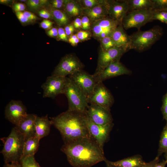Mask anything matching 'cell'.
<instances>
[{
  "label": "cell",
  "mask_w": 167,
  "mask_h": 167,
  "mask_svg": "<svg viewBox=\"0 0 167 167\" xmlns=\"http://www.w3.org/2000/svg\"><path fill=\"white\" fill-rule=\"evenodd\" d=\"M61 150L74 167H91L106 160L104 151L92 138L80 139L64 143Z\"/></svg>",
  "instance_id": "6da1fadb"
},
{
  "label": "cell",
  "mask_w": 167,
  "mask_h": 167,
  "mask_svg": "<svg viewBox=\"0 0 167 167\" xmlns=\"http://www.w3.org/2000/svg\"><path fill=\"white\" fill-rule=\"evenodd\" d=\"M87 118L86 112L67 110L50 120L66 143L80 139L92 138L88 128Z\"/></svg>",
  "instance_id": "7a4b0ae2"
},
{
  "label": "cell",
  "mask_w": 167,
  "mask_h": 167,
  "mask_svg": "<svg viewBox=\"0 0 167 167\" xmlns=\"http://www.w3.org/2000/svg\"><path fill=\"white\" fill-rule=\"evenodd\" d=\"M1 140L3 144L1 153L3 155L4 163L20 162L26 141L24 136L15 126L7 137L1 138Z\"/></svg>",
  "instance_id": "3957f363"
},
{
  "label": "cell",
  "mask_w": 167,
  "mask_h": 167,
  "mask_svg": "<svg viewBox=\"0 0 167 167\" xmlns=\"http://www.w3.org/2000/svg\"><path fill=\"white\" fill-rule=\"evenodd\" d=\"M63 94L68 99V110L86 112L89 103L88 98L68 77H66Z\"/></svg>",
  "instance_id": "277c9868"
},
{
  "label": "cell",
  "mask_w": 167,
  "mask_h": 167,
  "mask_svg": "<svg viewBox=\"0 0 167 167\" xmlns=\"http://www.w3.org/2000/svg\"><path fill=\"white\" fill-rule=\"evenodd\" d=\"M161 35V29L156 27L147 31H139L130 36V49L140 52L146 50L157 41Z\"/></svg>",
  "instance_id": "5b68a950"
},
{
  "label": "cell",
  "mask_w": 167,
  "mask_h": 167,
  "mask_svg": "<svg viewBox=\"0 0 167 167\" xmlns=\"http://www.w3.org/2000/svg\"><path fill=\"white\" fill-rule=\"evenodd\" d=\"M84 66L75 55L67 54L61 60L52 73L51 75L66 77L83 70Z\"/></svg>",
  "instance_id": "8992f818"
},
{
  "label": "cell",
  "mask_w": 167,
  "mask_h": 167,
  "mask_svg": "<svg viewBox=\"0 0 167 167\" xmlns=\"http://www.w3.org/2000/svg\"><path fill=\"white\" fill-rule=\"evenodd\" d=\"M152 12V9L129 11L123 18L122 25L126 30L132 28L139 30L147 23L153 21Z\"/></svg>",
  "instance_id": "52a82bcc"
},
{
  "label": "cell",
  "mask_w": 167,
  "mask_h": 167,
  "mask_svg": "<svg viewBox=\"0 0 167 167\" xmlns=\"http://www.w3.org/2000/svg\"><path fill=\"white\" fill-rule=\"evenodd\" d=\"M88 100L90 104L98 105L110 110L114 102L113 96L102 82L97 83Z\"/></svg>",
  "instance_id": "ba28073f"
},
{
  "label": "cell",
  "mask_w": 167,
  "mask_h": 167,
  "mask_svg": "<svg viewBox=\"0 0 167 167\" xmlns=\"http://www.w3.org/2000/svg\"><path fill=\"white\" fill-rule=\"evenodd\" d=\"M69 78L88 99L97 83L93 75L82 70L69 75Z\"/></svg>",
  "instance_id": "9c48e42d"
},
{
  "label": "cell",
  "mask_w": 167,
  "mask_h": 167,
  "mask_svg": "<svg viewBox=\"0 0 167 167\" xmlns=\"http://www.w3.org/2000/svg\"><path fill=\"white\" fill-rule=\"evenodd\" d=\"M87 125L91 137L104 151V144L109 140L110 131L113 126V123L105 125L97 124L93 122L88 116Z\"/></svg>",
  "instance_id": "30bf717a"
},
{
  "label": "cell",
  "mask_w": 167,
  "mask_h": 167,
  "mask_svg": "<svg viewBox=\"0 0 167 167\" xmlns=\"http://www.w3.org/2000/svg\"><path fill=\"white\" fill-rule=\"evenodd\" d=\"M66 77L52 75L48 77L41 86L43 97L53 99L58 95L63 94Z\"/></svg>",
  "instance_id": "8fae6325"
},
{
  "label": "cell",
  "mask_w": 167,
  "mask_h": 167,
  "mask_svg": "<svg viewBox=\"0 0 167 167\" xmlns=\"http://www.w3.org/2000/svg\"><path fill=\"white\" fill-rule=\"evenodd\" d=\"M121 24L109 17L96 21L93 22L92 26L93 35L100 40L106 37H111L114 30Z\"/></svg>",
  "instance_id": "7c38bea8"
},
{
  "label": "cell",
  "mask_w": 167,
  "mask_h": 167,
  "mask_svg": "<svg viewBox=\"0 0 167 167\" xmlns=\"http://www.w3.org/2000/svg\"><path fill=\"white\" fill-rule=\"evenodd\" d=\"M27 114L26 107L19 100H11L5 108L6 119L15 126H17Z\"/></svg>",
  "instance_id": "4fadbf2b"
},
{
  "label": "cell",
  "mask_w": 167,
  "mask_h": 167,
  "mask_svg": "<svg viewBox=\"0 0 167 167\" xmlns=\"http://www.w3.org/2000/svg\"><path fill=\"white\" fill-rule=\"evenodd\" d=\"M131 70L127 68L120 61L111 63L96 75H93L97 83L103 82L111 78L122 75H130Z\"/></svg>",
  "instance_id": "5bb4252c"
},
{
  "label": "cell",
  "mask_w": 167,
  "mask_h": 167,
  "mask_svg": "<svg viewBox=\"0 0 167 167\" xmlns=\"http://www.w3.org/2000/svg\"><path fill=\"white\" fill-rule=\"evenodd\" d=\"M126 52L122 48L116 46L107 51L101 49L99 54L97 67L94 75L98 74L111 63L120 61L122 56Z\"/></svg>",
  "instance_id": "9a60e30c"
},
{
  "label": "cell",
  "mask_w": 167,
  "mask_h": 167,
  "mask_svg": "<svg viewBox=\"0 0 167 167\" xmlns=\"http://www.w3.org/2000/svg\"><path fill=\"white\" fill-rule=\"evenodd\" d=\"M110 110L94 104L88 105L86 113L88 117L94 123L105 125L113 123Z\"/></svg>",
  "instance_id": "2e32d148"
},
{
  "label": "cell",
  "mask_w": 167,
  "mask_h": 167,
  "mask_svg": "<svg viewBox=\"0 0 167 167\" xmlns=\"http://www.w3.org/2000/svg\"><path fill=\"white\" fill-rule=\"evenodd\" d=\"M129 11L127 0L119 2L109 1L108 15L110 18L120 23H122L123 19Z\"/></svg>",
  "instance_id": "e0dca14e"
},
{
  "label": "cell",
  "mask_w": 167,
  "mask_h": 167,
  "mask_svg": "<svg viewBox=\"0 0 167 167\" xmlns=\"http://www.w3.org/2000/svg\"><path fill=\"white\" fill-rule=\"evenodd\" d=\"M37 116L33 113L28 114L15 126L25 137L26 140L35 135V122Z\"/></svg>",
  "instance_id": "ac0fdd59"
},
{
  "label": "cell",
  "mask_w": 167,
  "mask_h": 167,
  "mask_svg": "<svg viewBox=\"0 0 167 167\" xmlns=\"http://www.w3.org/2000/svg\"><path fill=\"white\" fill-rule=\"evenodd\" d=\"M111 37L116 46L122 48L126 51L130 49V38L124 30L122 24H119L114 30Z\"/></svg>",
  "instance_id": "d6986e66"
},
{
  "label": "cell",
  "mask_w": 167,
  "mask_h": 167,
  "mask_svg": "<svg viewBox=\"0 0 167 167\" xmlns=\"http://www.w3.org/2000/svg\"><path fill=\"white\" fill-rule=\"evenodd\" d=\"M106 165L113 167H141L146 162L141 156L136 155L115 161L106 160L105 161Z\"/></svg>",
  "instance_id": "ffe728a7"
},
{
  "label": "cell",
  "mask_w": 167,
  "mask_h": 167,
  "mask_svg": "<svg viewBox=\"0 0 167 167\" xmlns=\"http://www.w3.org/2000/svg\"><path fill=\"white\" fill-rule=\"evenodd\" d=\"M109 1L105 4L91 8H84V11L86 16L94 22L106 18L108 15Z\"/></svg>",
  "instance_id": "44dd1931"
},
{
  "label": "cell",
  "mask_w": 167,
  "mask_h": 167,
  "mask_svg": "<svg viewBox=\"0 0 167 167\" xmlns=\"http://www.w3.org/2000/svg\"><path fill=\"white\" fill-rule=\"evenodd\" d=\"M52 123L47 115L44 116H37L35 122V135L40 139L48 135Z\"/></svg>",
  "instance_id": "7402d4cb"
},
{
  "label": "cell",
  "mask_w": 167,
  "mask_h": 167,
  "mask_svg": "<svg viewBox=\"0 0 167 167\" xmlns=\"http://www.w3.org/2000/svg\"><path fill=\"white\" fill-rule=\"evenodd\" d=\"M40 140L35 135L26 140L24 146L22 157L34 156L38 150Z\"/></svg>",
  "instance_id": "603a6c76"
},
{
  "label": "cell",
  "mask_w": 167,
  "mask_h": 167,
  "mask_svg": "<svg viewBox=\"0 0 167 167\" xmlns=\"http://www.w3.org/2000/svg\"><path fill=\"white\" fill-rule=\"evenodd\" d=\"M129 11L143 10H152L151 0H128Z\"/></svg>",
  "instance_id": "cb8c5ba5"
},
{
  "label": "cell",
  "mask_w": 167,
  "mask_h": 167,
  "mask_svg": "<svg viewBox=\"0 0 167 167\" xmlns=\"http://www.w3.org/2000/svg\"><path fill=\"white\" fill-rule=\"evenodd\" d=\"M65 6L66 11L71 16L79 15L83 11L80 5L76 1L67 0Z\"/></svg>",
  "instance_id": "d4e9b609"
},
{
  "label": "cell",
  "mask_w": 167,
  "mask_h": 167,
  "mask_svg": "<svg viewBox=\"0 0 167 167\" xmlns=\"http://www.w3.org/2000/svg\"><path fill=\"white\" fill-rule=\"evenodd\" d=\"M52 18L59 26H63L67 24L69 21V18L62 11L56 9H52L49 11Z\"/></svg>",
  "instance_id": "484cf974"
},
{
  "label": "cell",
  "mask_w": 167,
  "mask_h": 167,
  "mask_svg": "<svg viewBox=\"0 0 167 167\" xmlns=\"http://www.w3.org/2000/svg\"><path fill=\"white\" fill-rule=\"evenodd\" d=\"M167 151V122L161 132L159 141L157 155L159 158L163 153Z\"/></svg>",
  "instance_id": "4316f807"
},
{
  "label": "cell",
  "mask_w": 167,
  "mask_h": 167,
  "mask_svg": "<svg viewBox=\"0 0 167 167\" xmlns=\"http://www.w3.org/2000/svg\"><path fill=\"white\" fill-rule=\"evenodd\" d=\"M20 162L22 167H41L35 160L34 156L22 157Z\"/></svg>",
  "instance_id": "83f0119b"
},
{
  "label": "cell",
  "mask_w": 167,
  "mask_h": 167,
  "mask_svg": "<svg viewBox=\"0 0 167 167\" xmlns=\"http://www.w3.org/2000/svg\"><path fill=\"white\" fill-rule=\"evenodd\" d=\"M152 20H159L167 24V11L153 10Z\"/></svg>",
  "instance_id": "f1b7e54d"
},
{
  "label": "cell",
  "mask_w": 167,
  "mask_h": 167,
  "mask_svg": "<svg viewBox=\"0 0 167 167\" xmlns=\"http://www.w3.org/2000/svg\"><path fill=\"white\" fill-rule=\"evenodd\" d=\"M47 2L46 0H28L26 3L30 10L36 11L46 4Z\"/></svg>",
  "instance_id": "f546056e"
},
{
  "label": "cell",
  "mask_w": 167,
  "mask_h": 167,
  "mask_svg": "<svg viewBox=\"0 0 167 167\" xmlns=\"http://www.w3.org/2000/svg\"><path fill=\"white\" fill-rule=\"evenodd\" d=\"M108 1L98 0H84L81 1L84 8H91L107 3Z\"/></svg>",
  "instance_id": "4dcf8cb0"
},
{
  "label": "cell",
  "mask_w": 167,
  "mask_h": 167,
  "mask_svg": "<svg viewBox=\"0 0 167 167\" xmlns=\"http://www.w3.org/2000/svg\"><path fill=\"white\" fill-rule=\"evenodd\" d=\"M101 49L107 51L115 46V43L110 36L105 37L101 40Z\"/></svg>",
  "instance_id": "1f68e13d"
},
{
  "label": "cell",
  "mask_w": 167,
  "mask_h": 167,
  "mask_svg": "<svg viewBox=\"0 0 167 167\" xmlns=\"http://www.w3.org/2000/svg\"><path fill=\"white\" fill-rule=\"evenodd\" d=\"M153 3L152 10L167 9V0H151Z\"/></svg>",
  "instance_id": "d6a6232c"
},
{
  "label": "cell",
  "mask_w": 167,
  "mask_h": 167,
  "mask_svg": "<svg viewBox=\"0 0 167 167\" xmlns=\"http://www.w3.org/2000/svg\"><path fill=\"white\" fill-rule=\"evenodd\" d=\"M161 110L163 118L167 122V92L163 96L162 99V105Z\"/></svg>",
  "instance_id": "836d02e7"
},
{
  "label": "cell",
  "mask_w": 167,
  "mask_h": 167,
  "mask_svg": "<svg viewBox=\"0 0 167 167\" xmlns=\"http://www.w3.org/2000/svg\"><path fill=\"white\" fill-rule=\"evenodd\" d=\"M81 19L82 28L83 29L87 30L89 29L91 27L90 19L86 16L82 17Z\"/></svg>",
  "instance_id": "e575fe53"
},
{
  "label": "cell",
  "mask_w": 167,
  "mask_h": 167,
  "mask_svg": "<svg viewBox=\"0 0 167 167\" xmlns=\"http://www.w3.org/2000/svg\"><path fill=\"white\" fill-rule=\"evenodd\" d=\"M67 0H54L51 1V6L52 9H58L65 5Z\"/></svg>",
  "instance_id": "d590c367"
},
{
  "label": "cell",
  "mask_w": 167,
  "mask_h": 167,
  "mask_svg": "<svg viewBox=\"0 0 167 167\" xmlns=\"http://www.w3.org/2000/svg\"><path fill=\"white\" fill-rule=\"evenodd\" d=\"M77 37L80 41H84L89 38L90 33L86 31H80L76 34Z\"/></svg>",
  "instance_id": "8d00e7d4"
},
{
  "label": "cell",
  "mask_w": 167,
  "mask_h": 167,
  "mask_svg": "<svg viewBox=\"0 0 167 167\" xmlns=\"http://www.w3.org/2000/svg\"><path fill=\"white\" fill-rule=\"evenodd\" d=\"M58 37L60 40L66 42L68 41V36L66 35L64 29L60 27L58 29Z\"/></svg>",
  "instance_id": "74e56055"
},
{
  "label": "cell",
  "mask_w": 167,
  "mask_h": 167,
  "mask_svg": "<svg viewBox=\"0 0 167 167\" xmlns=\"http://www.w3.org/2000/svg\"><path fill=\"white\" fill-rule=\"evenodd\" d=\"M16 15L18 19L22 23H27L31 21L24 15L23 12H16Z\"/></svg>",
  "instance_id": "f35d334b"
},
{
  "label": "cell",
  "mask_w": 167,
  "mask_h": 167,
  "mask_svg": "<svg viewBox=\"0 0 167 167\" xmlns=\"http://www.w3.org/2000/svg\"><path fill=\"white\" fill-rule=\"evenodd\" d=\"M53 24V22L50 20L47 19L43 20L41 23V26L44 29H48L51 28Z\"/></svg>",
  "instance_id": "ab89813d"
},
{
  "label": "cell",
  "mask_w": 167,
  "mask_h": 167,
  "mask_svg": "<svg viewBox=\"0 0 167 167\" xmlns=\"http://www.w3.org/2000/svg\"><path fill=\"white\" fill-rule=\"evenodd\" d=\"M38 13L39 15L42 18L46 19L52 18L50 12L46 10H41L39 11Z\"/></svg>",
  "instance_id": "60d3db41"
},
{
  "label": "cell",
  "mask_w": 167,
  "mask_h": 167,
  "mask_svg": "<svg viewBox=\"0 0 167 167\" xmlns=\"http://www.w3.org/2000/svg\"><path fill=\"white\" fill-rule=\"evenodd\" d=\"M13 9L16 12H22L25 9V5L21 3H16L13 6Z\"/></svg>",
  "instance_id": "b9f144b4"
},
{
  "label": "cell",
  "mask_w": 167,
  "mask_h": 167,
  "mask_svg": "<svg viewBox=\"0 0 167 167\" xmlns=\"http://www.w3.org/2000/svg\"><path fill=\"white\" fill-rule=\"evenodd\" d=\"M80 40L77 37L76 34L71 35L68 39V41L73 46L77 45Z\"/></svg>",
  "instance_id": "7bdbcfd3"
},
{
  "label": "cell",
  "mask_w": 167,
  "mask_h": 167,
  "mask_svg": "<svg viewBox=\"0 0 167 167\" xmlns=\"http://www.w3.org/2000/svg\"><path fill=\"white\" fill-rule=\"evenodd\" d=\"M74 26L72 24L68 25L65 27L64 29L68 36L72 34L74 31Z\"/></svg>",
  "instance_id": "ee69618b"
},
{
  "label": "cell",
  "mask_w": 167,
  "mask_h": 167,
  "mask_svg": "<svg viewBox=\"0 0 167 167\" xmlns=\"http://www.w3.org/2000/svg\"><path fill=\"white\" fill-rule=\"evenodd\" d=\"M159 158L156 157L152 161L146 163L141 167H154L156 164L159 162Z\"/></svg>",
  "instance_id": "f6af8a7d"
},
{
  "label": "cell",
  "mask_w": 167,
  "mask_h": 167,
  "mask_svg": "<svg viewBox=\"0 0 167 167\" xmlns=\"http://www.w3.org/2000/svg\"><path fill=\"white\" fill-rule=\"evenodd\" d=\"M23 13L27 18L31 21L36 20L37 18L35 15L29 11H25Z\"/></svg>",
  "instance_id": "bcb514c9"
},
{
  "label": "cell",
  "mask_w": 167,
  "mask_h": 167,
  "mask_svg": "<svg viewBox=\"0 0 167 167\" xmlns=\"http://www.w3.org/2000/svg\"><path fill=\"white\" fill-rule=\"evenodd\" d=\"M3 167H22L20 162H15L11 163H4Z\"/></svg>",
  "instance_id": "7dc6e473"
},
{
  "label": "cell",
  "mask_w": 167,
  "mask_h": 167,
  "mask_svg": "<svg viewBox=\"0 0 167 167\" xmlns=\"http://www.w3.org/2000/svg\"><path fill=\"white\" fill-rule=\"evenodd\" d=\"M73 25L75 28L78 29L82 28L81 19L79 18H76L74 20Z\"/></svg>",
  "instance_id": "c3c4849f"
},
{
  "label": "cell",
  "mask_w": 167,
  "mask_h": 167,
  "mask_svg": "<svg viewBox=\"0 0 167 167\" xmlns=\"http://www.w3.org/2000/svg\"><path fill=\"white\" fill-rule=\"evenodd\" d=\"M167 161L165 160H163L161 162L157 163L155 165L154 167H165Z\"/></svg>",
  "instance_id": "681fc988"
},
{
  "label": "cell",
  "mask_w": 167,
  "mask_h": 167,
  "mask_svg": "<svg viewBox=\"0 0 167 167\" xmlns=\"http://www.w3.org/2000/svg\"><path fill=\"white\" fill-rule=\"evenodd\" d=\"M11 1L9 0H0V2L2 4H8L11 2Z\"/></svg>",
  "instance_id": "f907efd6"
},
{
  "label": "cell",
  "mask_w": 167,
  "mask_h": 167,
  "mask_svg": "<svg viewBox=\"0 0 167 167\" xmlns=\"http://www.w3.org/2000/svg\"><path fill=\"white\" fill-rule=\"evenodd\" d=\"M164 156L165 159V160L167 161V151L165 152Z\"/></svg>",
  "instance_id": "816d5d0a"
},
{
  "label": "cell",
  "mask_w": 167,
  "mask_h": 167,
  "mask_svg": "<svg viewBox=\"0 0 167 167\" xmlns=\"http://www.w3.org/2000/svg\"><path fill=\"white\" fill-rule=\"evenodd\" d=\"M106 167H113L110 165H106Z\"/></svg>",
  "instance_id": "f5cc1de1"
},
{
  "label": "cell",
  "mask_w": 167,
  "mask_h": 167,
  "mask_svg": "<svg viewBox=\"0 0 167 167\" xmlns=\"http://www.w3.org/2000/svg\"><path fill=\"white\" fill-rule=\"evenodd\" d=\"M20 1H22V2H27V1L26 0H20Z\"/></svg>",
  "instance_id": "db71d44e"
},
{
  "label": "cell",
  "mask_w": 167,
  "mask_h": 167,
  "mask_svg": "<svg viewBox=\"0 0 167 167\" xmlns=\"http://www.w3.org/2000/svg\"><path fill=\"white\" fill-rule=\"evenodd\" d=\"M166 10L167 11V10Z\"/></svg>",
  "instance_id": "11a10c76"
}]
</instances>
